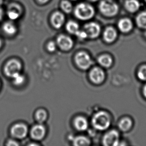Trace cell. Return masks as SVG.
<instances>
[{"label":"cell","instance_id":"obj_1","mask_svg":"<svg viewBox=\"0 0 146 146\" xmlns=\"http://www.w3.org/2000/svg\"><path fill=\"white\" fill-rule=\"evenodd\" d=\"M75 17L80 20L87 21L93 18L95 10L92 6L87 3H82L78 4L74 10Z\"/></svg>","mask_w":146,"mask_h":146},{"label":"cell","instance_id":"obj_2","mask_svg":"<svg viewBox=\"0 0 146 146\" xmlns=\"http://www.w3.org/2000/svg\"><path fill=\"white\" fill-rule=\"evenodd\" d=\"M110 118L106 112L99 111L96 113L92 118V122L93 126L98 130H104L110 125Z\"/></svg>","mask_w":146,"mask_h":146},{"label":"cell","instance_id":"obj_3","mask_svg":"<svg viewBox=\"0 0 146 146\" xmlns=\"http://www.w3.org/2000/svg\"><path fill=\"white\" fill-rule=\"evenodd\" d=\"M100 12L104 16L107 17H112L118 13V5L110 0H103L99 5Z\"/></svg>","mask_w":146,"mask_h":146},{"label":"cell","instance_id":"obj_4","mask_svg":"<svg viewBox=\"0 0 146 146\" xmlns=\"http://www.w3.org/2000/svg\"><path fill=\"white\" fill-rule=\"evenodd\" d=\"M22 69V64L16 59H11L6 63L4 71L8 77L13 78L14 76L20 73Z\"/></svg>","mask_w":146,"mask_h":146},{"label":"cell","instance_id":"obj_5","mask_svg":"<svg viewBox=\"0 0 146 146\" xmlns=\"http://www.w3.org/2000/svg\"><path fill=\"white\" fill-rule=\"evenodd\" d=\"M75 62L78 66L81 69H87L92 64L91 58L85 52H80L75 56Z\"/></svg>","mask_w":146,"mask_h":146},{"label":"cell","instance_id":"obj_6","mask_svg":"<svg viewBox=\"0 0 146 146\" xmlns=\"http://www.w3.org/2000/svg\"><path fill=\"white\" fill-rule=\"evenodd\" d=\"M119 143V135L116 131L112 130L107 133L103 139V143L105 146H118Z\"/></svg>","mask_w":146,"mask_h":146},{"label":"cell","instance_id":"obj_7","mask_svg":"<svg viewBox=\"0 0 146 146\" xmlns=\"http://www.w3.org/2000/svg\"><path fill=\"white\" fill-rule=\"evenodd\" d=\"M83 30L86 32L88 38H95L100 34V26L95 22H90L85 24Z\"/></svg>","mask_w":146,"mask_h":146},{"label":"cell","instance_id":"obj_8","mask_svg":"<svg viewBox=\"0 0 146 146\" xmlns=\"http://www.w3.org/2000/svg\"><path fill=\"white\" fill-rule=\"evenodd\" d=\"M11 132L13 136L17 139H23L26 137L28 129L26 125L18 123L12 127Z\"/></svg>","mask_w":146,"mask_h":146},{"label":"cell","instance_id":"obj_9","mask_svg":"<svg viewBox=\"0 0 146 146\" xmlns=\"http://www.w3.org/2000/svg\"><path fill=\"white\" fill-rule=\"evenodd\" d=\"M57 44L61 49L67 51L72 48L73 42L69 36L61 35L57 37Z\"/></svg>","mask_w":146,"mask_h":146},{"label":"cell","instance_id":"obj_10","mask_svg":"<svg viewBox=\"0 0 146 146\" xmlns=\"http://www.w3.org/2000/svg\"><path fill=\"white\" fill-rule=\"evenodd\" d=\"M90 78L93 83L100 84L104 81L105 74L102 69L99 67H94L91 70L89 74Z\"/></svg>","mask_w":146,"mask_h":146},{"label":"cell","instance_id":"obj_11","mask_svg":"<svg viewBox=\"0 0 146 146\" xmlns=\"http://www.w3.org/2000/svg\"><path fill=\"white\" fill-rule=\"evenodd\" d=\"M46 132V129L43 125H36L32 128L31 131V135L34 139L40 140L44 137Z\"/></svg>","mask_w":146,"mask_h":146},{"label":"cell","instance_id":"obj_12","mask_svg":"<svg viewBox=\"0 0 146 146\" xmlns=\"http://www.w3.org/2000/svg\"><path fill=\"white\" fill-rule=\"evenodd\" d=\"M65 22V17L60 12L54 13L51 17V23L54 28L59 29L61 28Z\"/></svg>","mask_w":146,"mask_h":146},{"label":"cell","instance_id":"obj_13","mask_svg":"<svg viewBox=\"0 0 146 146\" xmlns=\"http://www.w3.org/2000/svg\"><path fill=\"white\" fill-rule=\"evenodd\" d=\"M118 27L121 32L123 33H129L133 28L132 21L129 18L121 19L118 22Z\"/></svg>","mask_w":146,"mask_h":146},{"label":"cell","instance_id":"obj_14","mask_svg":"<svg viewBox=\"0 0 146 146\" xmlns=\"http://www.w3.org/2000/svg\"><path fill=\"white\" fill-rule=\"evenodd\" d=\"M117 36L116 31L112 27H109L105 30L103 33V38L105 42L111 43L116 40Z\"/></svg>","mask_w":146,"mask_h":146},{"label":"cell","instance_id":"obj_15","mask_svg":"<svg viewBox=\"0 0 146 146\" xmlns=\"http://www.w3.org/2000/svg\"><path fill=\"white\" fill-rule=\"evenodd\" d=\"M124 7L128 12L134 13L139 10L141 4L138 0H126L124 3Z\"/></svg>","mask_w":146,"mask_h":146},{"label":"cell","instance_id":"obj_16","mask_svg":"<svg viewBox=\"0 0 146 146\" xmlns=\"http://www.w3.org/2000/svg\"><path fill=\"white\" fill-rule=\"evenodd\" d=\"M21 14V10L19 6L13 5L10 7L8 10L7 15L10 19L13 21L17 20L19 18Z\"/></svg>","mask_w":146,"mask_h":146},{"label":"cell","instance_id":"obj_17","mask_svg":"<svg viewBox=\"0 0 146 146\" xmlns=\"http://www.w3.org/2000/svg\"><path fill=\"white\" fill-rule=\"evenodd\" d=\"M75 128L79 131H85L88 126L87 120L82 117H78L75 119L74 122Z\"/></svg>","mask_w":146,"mask_h":146},{"label":"cell","instance_id":"obj_18","mask_svg":"<svg viewBox=\"0 0 146 146\" xmlns=\"http://www.w3.org/2000/svg\"><path fill=\"white\" fill-rule=\"evenodd\" d=\"M3 29L4 32L7 35L12 36L16 34L17 29L16 26L12 22H7L4 23L3 26Z\"/></svg>","mask_w":146,"mask_h":146},{"label":"cell","instance_id":"obj_19","mask_svg":"<svg viewBox=\"0 0 146 146\" xmlns=\"http://www.w3.org/2000/svg\"><path fill=\"white\" fill-rule=\"evenodd\" d=\"M136 23L139 28L146 30V11L141 12L137 15Z\"/></svg>","mask_w":146,"mask_h":146},{"label":"cell","instance_id":"obj_20","mask_svg":"<svg viewBox=\"0 0 146 146\" xmlns=\"http://www.w3.org/2000/svg\"><path fill=\"white\" fill-rule=\"evenodd\" d=\"M99 64L105 67H109L112 65L113 60L110 56L107 54H103L99 57Z\"/></svg>","mask_w":146,"mask_h":146},{"label":"cell","instance_id":"obj_21","mask_svg":"<svg viewBox=\"0 0 146 146\" xmlns=\"http://www.w3.org/2000/svg\"><path fill=\"white\" fill-rule=\"evenodd\" d=\"M132 125V122L130 119L124 118L122 119L119 123V127L121 130L127 131L129 130Z\"/></svg>","mask_w":146,"mask_h":146},{"label":"cell","instance_id":"obj_22","mask_svg":"<svg viewBox=\"0 0 146 146\" xmlns=\"http://www.w3.org/2000/svg\"><path fill=\"white\" fill-rule=\"evenodd\" d=\"M66 29L70 34L75 35L79 30V25L76 22L70 21L66 25Z\"/></svg>","mask_w":146,"mask_h":146},{"label":"cell","instance_id":"obj_23","mask_svg":"<svg viewBox=\"0 0 146 146\" xmlns=\"http://www.w3.org/2000/svg\"><path fill=\"white\" fill-rule=\"evenodd\" d=\"M73 144L75 146H88L90 144L89 139L84 136H78L76 137L73 140Z\"/></svg>","mask_w":146,"mask_h":146},{"label":"cell","instance_id":"obj_24","mask_svg":"<svg viewBox=\"0 0 146 146\" xmlns=\"http://www.w3.org/2000/svg\"><path fill=\"white\" fill-rule=\"evenodd\" d=\"M60 7L63 12L66 14L70 13L73 10V6L70 2L67 0H63L61 2Z\"/></svg>","mask_w":146,"mask_h":146},{"label":"cell","instance_id":"obj_25","mask_svg":"<svg viewBox=\"0 0 146 146\" xmlns=\"http://www.w3.org/2000/svg\"><path fill=\"white\" fill-rule=\"evenodd\" d=\"M36 120L38 121V122H44L47 118L46 112L42 109L38 110L36 113Z\"/></svg>","mask_w":146,"mask_h":146},{"label":"cell","instance_id":"obj_26","mask_svg":"<svg viewBox=\"0 0 146 146\" xmlns=\"http://www.w3.org/2000/svg\"><path fill=\"white\" fill-rule=\"evenodd\" d=\"M13 79V82L16 85H21L23 84L25 82V78L24 75L21 73H18L12 78Z\"/></svg>","mask_w":146,"mask_h":146},{"label":"cell","instance_id":"obj_27","mask_svg":"<svg viewBox=\"0 0 146 146\" xmlns=\"http://www.w3.org/2000/svg\"><path fill=\"white\" fill-rule=\"evenodd\" d=\"M138 76L140 80H146V65L143 66L140 68L138 72Z\"/></svg>","mask_w":146,"mask_h":146},{"label":"cell","instance_id":"obj_28","mask_svg":"<svg viewBox=\"0 0 146 146\" xmlns=\"http://www.w3.org/2000/svg\"><path fill=\"white\" fill-rule=\"evenodd\" d=\"M75 35L76 36L77 38L79 39H81V40H84L88 37L87 34L86 33V32L84 30H82V31L78 30L77 33L75 34Z\"/></svg>","mask_w":146,"mask_h":146},{"label":"cell","instance_id":"obj_29","mask_svg":"<svg viewBox=\"0 0 146 146\" xmlns=\"http://www.w3.org/2000/svg\"><path fill=\"white\" fill-rule=\"evenodd\" d=\"M56 48V46L54 42H50L48 43L47 48L48 51L50 52H53L55 51Z\"/></svg>","mask_w":146,"mask_h":146},{"label":"cell","instance_id":"obj_30","mask_svg":"<svg viewBox=\"0 0 146 146\" xmlns=\"http://www.w3.org/2000/svg\"><path fill=\"white\" fill-rule=\"evenodd\" d=\"M7 145V146H19V144L16 141L14 140H10L8 141Z\"/></svg>","mask_w":146,"mask_h":146},{"label":"cell","instance_id":"obj_31","mask_svg":"<svg viewBox=\"0 0 146 146\" xmlns=\"http://www.w3.org/2000/svg\"><path fill=\"white\" fill-rule=\"evenodd\" d=\"M38 1L40 2V3L45 4V3H46L47 2H48L49 0H38Z\"/></svg>","mask_w":146,"mask_h":146},{"label":"cell","instance_id":"obj_32","mask_svg":"<svg viewBox=\"0 0 146 146\" xmlns=\"http://www.w3.org/2000/svg\"><path fill=\"white\" fill-rule=\"evenodd\" d=\"M3 16V11L1 8H0V21H1Z\"/></svg>","mask_w":146,"mask_h":146},{"label":"cell","instance_id":"obj_33","mask_svg":"<svg viewBox=\"0 0 146 146\" xmlns=\"http://www.w3.org/2000/svg\"><path fill=\"white\" fill-rule=\"evenodd\" d=\"M143 92H144V94L145 96L146 97V85H145V86L144 88Z\"/></svg>","mask_w":146,"mask_h":146},{"label":"cell","instance_id":"obj_34","mask_svg":"<svg viewBox=\"0 0 146 146\" xmlns=\"http://www.w3.org/2000/svg\"><path fill=\"white\" fill-rule=\"evenodd\" d=\"M88 1H89V2H96V1H98V0H88Z\"/></svg>","mask_w":146,"mask_h":146},{"label":"cell","instance_id":"obj_35","mask_svg":"<svg viewBox=\"0 0 146 146\" xmlns=\"http://www.w3.org/2000/svg\"><path fill=\"white\" fill-rule=\"evenodd\" d=\"M1 46H2V41L0 40V48H1Z\"/></svg>","mask_w":146,"mask_h":146},{"label":"cell","instance_id":"obj_36","mask_svg":"<svg viewBox=\"0 0 146 146\" xmlns=\"http://www.w3.org/2000/svg\"><path fill=\"white\" fill-rule=\"evenodd\" d=\"M2 2H3V1L2 0H0V6L2 5Z\"/></svg>","mask_w":146,"mask_h":146},{"label":"cell","instance_id":"obj_37","mask_svg":"<svg viewBox=\"0 0 146 146\" xmlns=\"http://www.w3.org/2000/svg\"><path fill=\"white\" fill-rule=\"evenodd\" d=\"M145 35H146V32H145Z\"/></svg>","mask_w":146,"mask_h":146},{"label":"cell","instance_id":"obj_38","mask_svg":"<svg viewBox=\"0 0 146 146\" xmlns=\"http://www.w3.org/2000/svg\"><path fill=\"white\" fill-rule=\"evenodd\" d=\"M146 2V0H144Z\"/></svg>","mask_w":146,"mask_h":146},{"label":"cell","instance_id":"obj_39","mask_svg":"<svg viewBox=\"0 0 146 146\" xmlns=\"http://www.w3.org/2000/svg\"><path fill=\"white\" fill-rule=\"evenodd\" d=\"M72 1H76V0H72Z\"/></svg>","mask_w":146,"mask_h":146}]
</instances>
